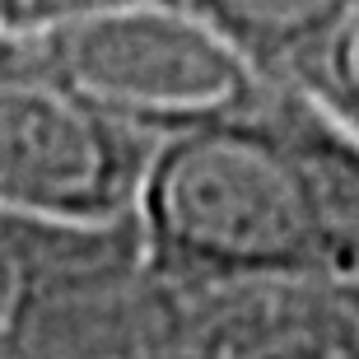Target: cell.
<instances>
[{"label": "cell", "mask_w": 359, "mask_h": 359, "mask_svg": "<svg viewBox=\"0 0 359 359\" xmlns=\"http://www.w3.org/2000/svg\"><path fill=\"white\" fill-rule=\"evenodd\" d=\"M131 224L149 294H359V140L262 84L248 107L159 140Z\"/></svg>", "instance_id": "cell-1"}, {"label": "cell", "mask_w": 359, "mask_h": 359, "mask_svg": "<svg viewBox=\"0 0 359 359\" xmlns=\"http://www.w3.org/2000/svg\"><path fill=\"white\" fill-rule=\"evenodd\" d=\"M19 14L89 103L154 145L262 93L196 5H19Z\"/></svg>", "instance_id": "cell-2"}, {"label": "cell", "mask_w": 359, "mask_h": 359, "mask_svg": "<svg viewBox=\"0 0 359 359\" xmlns=\"http://www.w3.org/2000/svg\"><path fill=\"white\" fill-rule=\"evenodd\" d=\"M154 140L89 103L0 5V210L66 229L131 224Z\"/></svg>", "instance_id": "cell-3"}, {"label": "cell", "mask_w": 359, "mask_h": 359, "mask_svg": "<svg viewBox=\"0 0 359 359\" xmlns=\"http://www.w3.org/2000/svg\"><path fill=\"white\" fill-rule=\"evenodd\" d=\"M145 341L135 224L66 229L0 210V359H131Z\"/></svg>", "instance_id": "cell-4"}, {"label": "cell", "mask_w": 359, "mask_h": 359, "mask_svg": "<svg viewBox=\"0 0 359 359\" xmlns=\"http://www.w3.org/2000/svg\"><path fill=\"white\" fill-rule=\"evenodd\" d=\"M149 332L159 359H359L350 304L308 285L149 294Z\"/></svg>", "instance_id": "cell-5"}, {"label": "cell", "mask_w": 359, "mask_h": 359, "mask_svg": "<svg viewBox=\"0 0 359 359\" xmlns=\"http://www.w3.org/2000/svg\"><path fill=\"white\" fill-rule=\"evenodd\" d=\"M201 19L262 84L294 89L359 140V0L350 5H201Z\"/></svg>", "instance_id": "cell-6"}, {"label": "cell", "mask_w": 359, "mask_h": 359, "mask_svg": "<svg viewBox=\"0 0 359 359\" xmlns=\"http://www.w3.org/2000/svg\"><path fill=\"white\" fill-rule=\"evenodd\" d=\"M131 359H159V350H154V332H149V341H145V346H140V350H135Z\"/></svg>", "instance_id": "cell-7"}, {"label": "cell", "mask_w": 359, "mask_h": 359, "mask_svg": "<svg viewBox=\"0 0 359 359\" xmlns=\"http://www.w3.org/2000/svg\"><path fill=\"white\" fill-rule=\"evenodd\" d=\"M341 299L350 304V313H355V322H359V294H341Z\"/></svg>", "instance_id": "cell-8"}]
</instances>
